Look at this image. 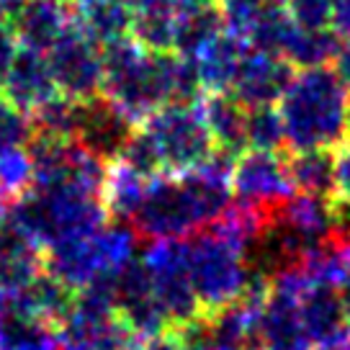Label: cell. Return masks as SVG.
I'll return each instance as SVG.
<instances>
[{
    "label": "cell",
    "mask_w": 350,
    "mask_h": 350,
    "mask_svg": "<svg viewBox=\"0 0 350 350\" xmlns=\"http://www.w3.org/2000/svg\"><path fill=\"white\" fill-rule=\"evenodd\" d=\"M201 96L196 67L188 57L147 52L131 36L103 46L100 98L131 126H139L167 103H193Z\"/></svg>",
    "instance_id": "cell-1"
},
{
    "label": "cell",
    "mask_w": 350,
    "mask_h": 350,
    "mask_svg": "<svg viewBox=\"0 0 350 350\" xmlns=\"http://www.w3.org/2000/svg\"><path fill=\"white\" fill-rule=\"evenodd\" d=\"M109 221L100 188L77 178L36 183L11 201L5 224L36 242L42 250L59 240L93 234Z\"/></svg>",
    "instance_id": "cell-2"
},
{
    "label": "cell",
    "mask_w": 350,
    "mask_h": 350,
    "mask_svg": "<svg viewBox=\"0 0 350 350\" xmlns=\"http://www.w3.org/2000/svg\"><path fill=\"white\" fill-rule=\"evenodd\" d=\"M275 109L291 152L335 150L345 142L350 93L329 67L296 70Z\"/></svg>",
    "instance_id": "cell-3"
},
{
    "label": "cell",
    "mask_w": 350,
    "mask_h": 350,
    "mask_svg": "<svg viewBox=\"0 0 350 350\" xmlns=\"http://www.w3.org/2000/svg\"><path fill=\"white\" fill-rule=\"evenodd\" d=\"M188 273L201 312L211 314L240 301L250 281V262L240 245L204 227L188 237Z\"/></svg>",
    "instance_id": "cell-4"
},
{
    "label": "cell",
    "mask_w": 350,
    "mask_h": 350,
    "mask_svg": "<svg viewBox=\"0 0 350 350\" xmlns=\"http://www.w3.org/2000/svg\"><path fill=\"white\" fill-rule=\"evenodd\" d=\"M160 157L163 173L180 175L201 165L214 152L206 124L193 103H167L139 124Z\"/></svg>",
    "instance_id": "cell-5"
},
{
    "label": "cell",
    "mask_w": 350,
    "mask_h": 350,
    "mask_svg": "<svg viewBox=\"0 0 350 350\" xmlns=\"http://www.w3.org/2000/svg\"><path fill=\"white\" fill-rule=\"evenodd\" d=\"M139 260L152 278V291L170 329H183L204 317L188 273V240H154L139 252Z\"/></svg>",
    "instance_id": "cell-6"
},
{
    "label": "cell",
    "mask_w": 350,
    "mask_h": 350,
    "mask_svg": "<svg viewBox=\"0 0 350 350\" xmlns=\"http://www.w3.org/2000/svg\"><path fill=\"white\" fill-rule=\"evenodd\" d=\"M57 90L72 100L100 98L103 85V46L72 21L46 52Z\"/></svg>",
    "instance_id": "cell-7"
},
{
    "label": "cell",
    "mask_w": 350,
    "mask_h": 350,
    "mask_svg": "<svg viewBox=\"0 0 350 350\" xmlns=\"http://www.w3.org/2000/svg\"><path fill=\"white\" fill-rule=\"evenodd\" d=\"M294 193L296 191L288 175V165L281 152L245 150L234 157V167H232V196L234 198L273 211Z\"/></svg>",
    "instance_id": "cell-8"
},
{
    "label": "cell",
    "mask_w": 350,
    "mask_h": 350,
    "mask_svg": "<svg viewBox=\"0 0 350 350\" xmlns=\"http://www.w3.org/2000/svg\"><path fill=\"white\" fill-rule=\"evenodd\" d=\"M44 271L55 275L57 281L70 286L72 291H80L93 278L103 273H121L111 265L109 250L100 230L83 237H70L49 245L44 250Z\"/></svg>",
    "instance_id": "cell-9"
},
{
    "label": "cell",
    "mask_w": 350,
    "mask_h": 350,
    "mask_svg": "<svg viewBox=\"0 0 350 350\" xmlns=\"http://www.w3.org/2000/svg\"><path fill=\"white\" fill-rule=\"evenodd\" d=\"M116 317L139 340L154 338L170 329L165 312L152 291V278L147 273L139 255L116 278Z\"/></svg>",
    "instance_id": "cell-10"
},
{
    "label": "cell",
    "mask_w": 350,
    "mask_h": 350,
    "mask_svg": "<svg viewBox=\"0 0 350 350\" xmlns=\"http://www.w3.org/2000/svg\"><path fill=\"white\" fill-rule=\"evenodd\" d=\"M294 67L288 59L273 52L247 49L240 62V70L234 75L230 93L240 100L245 109L252 106H275L284 96L288 80L294 77Z\"/></svg>",
    "instance_id": "cell-11"
},
{
    "label": "cell",
    "mask_w": 350,
    "mask_h": 350,
    "mask_svg": "<svg viewBox=\"0 0 350 350\" xmlns=\"http://www.w3.org/2000/svg\"><path fill=\"white\" fill-rule=\"evenodd\" d=\"M299 314L312 350H345L348 317L340 291L332 286H309L299 296Z\"/></svg>",
    "instance_id": "cell-12"
},
{
    "label": "cell",
    "mask_w": 350,
    "mask_h": 350,
    "mask_svg": "<svg viewBox=\"0 0 350 350\" xmlns=\"http://www.w3.org/2000/svg\"><path fill=\"white\" fill-rule=\"evenodd\" d=\"M273 221H278L284 230H288L301 242L306 255L335 237L332 198L294 193L281 206L273 208Z\"/></svg>",
    "instance_id": "cell-13"
},
{
    "label": "cell",
    "mask_w": 350,
    "mask_h": 350,
    "mask_svg": "<svg viewBox=\"0 0 350 350\" xmlns=\"http://www.w3.org/2000/svg\"><path fill=\"white\" fill-rule=\"evenodd\" d=\"M3 98H8L13 106L31 113L39 109L44 100H49L55 93H59L55 85V77L46 62L44 52H33V49H16L11 59V67L3 77Z\"/></svg>",
    "instance_id": "cell-14"
},
{
    "label": "cell",
    "mask_w": 350,
    "mask_h": 350,
    "mask_svg": "<svg viewBox=\"0 0 350 350\" xmlns=\"http://www.w3.org/2000/svg\"><path fill=\"white\" fill-rule=\"evenodd\" d=\"M258 342L260 350H312L299 314V296L271 286L258 314Z\"/></svg>",
    "instance_id": "cell-15"
},
{
    "label": "cell",
    "mask_w": 350,
    "mask_h": 350,
    "mask_svg": "<svg viewBox=\"0 0 350 350\" xmlns=\"http://www.w3.org/2000/svg\"><path fill=\"white\" fill-rule=\"evenodd\" d=\"M131 126L126 119H121L116 111L111 109L103 98L83 100L80 106V121H77L75 139L85 150L100 157V160H116L129 139Z\"/></svg>",
    "instance_id": "cell-16"
},
{
    "label": "cell",
    "mask_w": 350,
    "mask_h": 350,
    "mask_svg": "<svg viewBox=\"0 0 350 350\" xmlns=\"http://www.w3.org/2000/svg\"><path fill=\"white\" fill-rule=\"evenodd\" d=\"M70 13L72 11H67L52 0H26L18 11L8 16L16 44L21 49H33L46 55L72 23Z\"/></svg>",
    "instance_id": "cell-17"
},
{
    "label": "cell",
    "mask_w": 350,
    "mask_h": 350,
    "mask_svg": "<svg viewBox=\"0 0 350 350\" xmlns=\"http://www.w3.org/2000/svg\"><path fill=\"white\" fill-rule=\"evenodd\" d=\"M198 113L206 124V131L214 142V150L237 157L247 150V134H245V124H247V109L240 100L227 93H204L196 100Z\"/></svg>",
    "instance_id": "cell-18"
},
{
    "label": "cell",
    "mask_w": 350,
    "mask_h": 350,
    "mask_svg": "<svg viewBox=\"0 0 350 350\" xmlns=\"http://www.w3.org/2000/svg\"><path fill=\"white\" fill-rule=\"evenodd\" d=\"M247 49H250L247 44L224 29L217 36H211L196 55L188 57L196 67L201 90L204 93H227L234 83V75H237Z\"/></svg>",
    "instance_id": "cell-19"
},
{
    "label": "cell",
    "mask_w": 350,
    "mask_h": 350,
    "mask_svg": "<svg viewBox=\"0 0 350 350\" xmlns=\"http://www.w3.org/2000/svg\"><path fill=\"white\" fill-rule=\"evenodd\" d=\"M39 273H44V250L23 237L21 232L3 224L0 227V288L21 291Z\"/></svg>",
    "instance_id": "cell-20"
},
{
    "label": "cell",
    "mask_w": 350,
    "mask_h": 350,
    "mask_svg": "<svg viewBox=\"0 0 350 350\" xmlns=\"http://www.w3.org/2000/svg\"><path fill=\"white\" fill-rule=\"evenodd\" d=\"M131 39L147 52H173L178 0H129Z\"/></svg>",
    "instance_id": "cell-21"
},
{
    "label": "cell",
    "mask_w": 350,
    "mask_h": 350,
    "mask_svg": "<svg viewBox=\"0 0 350 350\" xmlns=\"http://www.w3.org/2000/svg\"><path fill=\"white\" fill-rule=\"evenodd\" d=\"M150 186V178L134 170L131 165L124 160H111L106 165V178H103V206L109 211V219H119V221H131L137 214V208L142 204L144 193Z\"/></svg>",
    "instance_id": "cell-22"
},
{
    "label": "cell",
    "mask_w": 350,
    "mask_h": 350,
    "mask_svg": "<svg viewBox=\"0 0 350 350\" xmlns=\"http://www.w3.org/2000/svg\"><path fill=\"white\" fill-rule=\"evenodd\" d=\"M296 193L332 198L335 196V154L332 150H301L286 157Z\"/></svg>",
    "instance_id": "cell-23"
},
{
    "label": "cell",
    "mask_w": 350,
    "mask_h": 350,
    "mask_svg": "<svg viewBox=\"0 0 350 350\" xmlns=\"http://www.w3.org/2000/svg\"><path fill=\"white\" fill-rule=\"evenodd\" d=\"M80 29L100 46L119 42L131 33V8L129 0H100L90 5L75 8Z\"/></svg>",
    "instance_id": "cell-24"
},
{
    "label": "cell",
    "mask_w": 350,
    "mask_h": 350,
    "mask_svg": "<svg viewBox=\"0 0 350 350\" xmlns=\"http://www.w3.org/2000/svg\"><path fill=\"white\" fill-rule=\"evenodd\" d=\"M340 36L332 29H301L296 26L291 39L286 42L284 59L294 70H312V67H327L335 57Z\"/></svg>",
    "instance_id": "cell-25"
},
{
    "label": "cell",
    "mask_w": 350,
    "mask_h": 350,
    "mask_svg": "<svg viewBox=\"0 0 350 350\" xmlns=\"http://www.w3.org/2000/svg\"><path fill=\"white\" fill-rule=\"evenodd\" d=\"M80 106H83V100H72L62 93H55L52 98L44 100L39 109H33L29 113L33 124V134L55 137V139H75Z\"/></svg>",
    "instance_id": "cell-26"
},
{
    "label": "cell",
    "mask_w": 350,
    "mask_h": 350,
    "mask_svg": "<svg viewBox=\"0 0 350 350\" xmlns=\"http://www.w3.org/2000/svg\"><path fill=\"white\" fill-rule=\"evenodd\" d=\"M26 296L31 301L33 312L44 322H49L52 327L59 325L70 314L72 304H75V291L62 284V281H57L55 275H49L46 271L39 273L31 284L26 286Z\"/></svg>",
    "instance_id": "cell-27"
},
{
    "label": "cell",
    "mask_w": 350,
    "mask_h": 350,
    "mask_svg": "<svg viewBox=\"0 0 350 350\" xmlns=\"http://www.w3.org/2000/svg\"><path fill=\"white\" fill-rule=\"evenodd\" d=\"M281 0H214V8L219 13L221 29L247 44L252 31L258 29V23Z\"/></svg>",
    "instance_id": "cell-28"
},
{
    "label": "cell",
    "mask_w": 350,
    "mask_h": 350,
    "mask_svg": "<svg viewBox=\"0 0 350 350\" xmlns=\"http://www.w3.org/2000/svg\"><path fill=\"white\" fill-rule=\"evenodd\" d=\"M247 150H260V152H281L286 147L284 121L275 106H252L247 109Z\"/></svg>",
    "instance_id": "cell-29"
},
{
    "label": "cell",
    "mask_w": 350,
    "mask_h": 350,
    "mask_svg": "<svg viewBox=\"0 0 350 350\" xmlns=\"http://www.w3.org/2000/svg\"><path fill=\"white\" fill-rule=\"evenodd\" d=\"M33 183V163L26 147H13L0 152V193L18 198Z\"/></svg>",
    "instance_id": "cell-30"
},
{
    "label": "cell",
    "mask_w": 350,
    "mask_h": 350,
    "mask_svg": "<svg viewBox=\"0 0 350 350\" xmlns=\"http://www.w3.org/2000/svg\"><path fill=\"white\" fill-rule=\"evenodd\" d=\"M33 137L31 116L0 96V152L13 147H26Z\"/></svg>",
    "instance_id": "cell-31"
},
{
    "label": "cell",
    "mask_w": 350,
    "mask_h": 350,
    "mask_svg": "<svg viewBox=\"0 0 350 350\" xmlns=\"http://www.w3.org/2000/svg\"><path fill=\"white\" fill-rule=\"evenodd\" d=\"M286 11L301 29H329V0H286Z\"/></svg>",
    "instance_id": "cell-32"
},
{
    "label": "cell",
    "mask_w": 350,
    "mask_h": 350,
    "mask_svg": "<svg viewBox=\"0 0 350 350\" xmlns=\"http://www.w3.org/2000/svg\"><path fill=\"white\" fill-rule=\"evenodd\" d=\"M335 154V196L350 198V144H340Z\"/></svg>",
    "instance_id": "cell-33"
},
{
    "label": "cell",
    "mask_w": 350,
    "mask_h": 350,
    "mask_svg": "<svg viewBox=\"0 0 350 350\" xmlns=\"http://www.w3.org/2000/svg\"><path fill=\"white\" fill-rule=\"evenodd\" d=\"M16 49H18V44H16V36H13L11 21L5 16H0V88H3V77L11 67Z\"/></svg>",
    "instance_id": "cell-34"
},
{
    "label": "cell",
    "mask_w": 350,
    "mask_h": 350,
    "mask_svg": "<svg viewBox=\"0 0 350 350\" xmlns=\"http://www.w3.org/2000/svg\"><path fill=\"white\" fill-rule=\"evenodd\" d=\"M329 65H332L329 70L335 72V77H338L340 83H342V88L350 93V36L340 39L338 49H335V57H332Z\"/></svg>",
    "instance_id": "cell-35"
},
{
    "label": "cell",
    "mask_w": 350,
    "mask_h": 350,
    "mask_svg": "<svg viewBox=\"0 0 350 350\" xmlns=\"http://www.w3.org/2000/svg\"><path fill=\"white\" fill-rule=\"evenodd\" d=\"M139 350H188V348L178 329H165V332L154 335V338L142 340Z\"/></svg>",
    "instance_id": "cell-36"
},
{
    "label": "cell",
    "mask_w": 350,
    "mask_h": 350,
    "mask_svg": "<svg viewBox=\"0 0 350 350\" xmlns=\"http://www.w3.org/2000/svg\"><path fill=\"white\" fill-rule=\"evenodd\" d=\"M332 16H329V29L338 33L340 39L350 36V0H329Z\"/></svg>",
    "instance_id": "cell-37"
},
{
    "label": "cell",
    "mask_w": 350,
    "mask_h": 350,
    "mask_svg": "<svg viewBox=\"0 0 350 350\" xmlns=\"http://www.w3.org/2000/svg\"><path fill=\"white\" fill-rule=\"evenodd\" d=\"M23 3H26V0H0V16L8 18V16H13V13L21 8Z\"/></svg>",
    "instance_id": "cell-38"
},
{
    "label": "cell",
    "mask_w": 350,
    "mask_h": 350,
    "mask_svg": "<svg viewBox=\"0 0 350 350\" xmlns=\"http://www.w3.org/2000/svg\"><path fill=\"white\" fill-rule=\"evenodd\" d=\"M8 208H11V201L5 193H0V227L5 224V219H8Z\"/></svg>",
    "instance_id": "cell-39"
},
{
    "label": "cell",
    "mask_w": 350,
    "mask_h": 350,
    "mask_svg": "<svg viewBox=\"0 0 350 350\" xmlns=\"http://www.w3.org/2000/svg\"><path fill=\"white\" fill-rule=\"evenodd\" d=\"M52 3L62 5V8H67V11H75V5H77V0H52Z\"/></svg>",
    "instance_id": "cell-40"
},
{
    "label": "cell",
    "mask_w": 350,
    "mask_h": 350,
    "mask_svg": "<svg viewBox=\"0 0 350 350\" xmlns=\"http://www.w3.org/2000/svg\"><path fill=\"white\" fill-rule=\"evenodd\" d=\"M342 144H350V111H348V124H345V142Z\"/></svg>",
    "instance_id": "cell-41"
},
{
    "label": "cell",
    "mask_w": 350,
    "mask_h": 350,
    "mask_svg": "<svg viewBox=\"0 0 350 350\" xmlns=\"http://www.w3.org/2000/svg\"><path fill=\"white\" fill-rule=\"evenodd\" d=\"M90 3H100V0H77L75 8H80V5H90Z\"/></svg>",
    "instance_id": "cell-42"
}]
</instances>
